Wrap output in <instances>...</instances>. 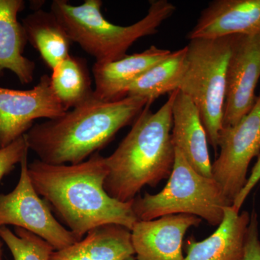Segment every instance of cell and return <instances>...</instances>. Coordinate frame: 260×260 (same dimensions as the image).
Listing matches in <instances>:
<instances>
[{
	"mask_svg": "<svg viewBox=\"0 0 260 260\" xmlns=\"http://www.w3.org/2000/svg\"><path fill=\"white\" fill-rule=\"evenodd\" d=\"M260 78V34L232 36L223 126L235 125L255 104Z\"/></svg>",
	"mask_w": 260,
	"mask_h": 260,
	"instance_id": "30bf717a",
	"label": "cell"
},
{
	"mask_svg": "<svg viewBox=\"0 0 260 260\" xmlns=\"http://www.w3.org/2000/svg\"><path fill=\"white\" fill-rule=\"evenodd\" d=\"M172 140L191 167L213 178L208 140L199 110L191 99L178 90L172 109Z\"/></svg>",
	"mask_w": 260,
	"mask_h": 260,
	"instance_id": "4fadbf2b",
	"label": "cell"
},
{
	"mask_svg": "<svg viewBox=\"0 0 260 260\" xmlns=\"http://www.w3.org/2000/svg\"><path fill=\"white\" fill-rule=\"evenodd\" d=\"M249 222L247 211L239 213L227 207L223 220L211 236L201 242L188 239L184 260H244Z\"/></svg>",
	"mask_w": 260,
	"mask_h": 260,
	"instance_id": "9a60e30c",
	"label": "cell"
},
{
	"mask_svg": "<svg viewBox=\"0 0 260 260\" xmlns=\"http://www.w3.org/2000/svg\"><path fill=\"white\" fill-rule=\"evenodd\" d=\"M28 42L51 70L70 55L71 39L51 12L37 9L22 21Z\"/></svg>",
	"mask_w": 260,
	"mask_h": 260,
	"instance_id": "ac0fdd59",
	"label": "cell"
},
{
	"mask_svg": "<svg viewBox=\"0 0 260 260\" xmlns=\"http://www.w3.org/2000/svg\"><path fill=\"white\" fill-rule=\"evenodd\" d=\"M186 56V47L171 52L135 80L126 96L143 98L152 104L161 95L179 90L185 71Z\"/></svg>",
	"mask_w": 260,
	"mask_h": 260,
	"instance_id": "d6986e66",
	"label": "cell"
},
{
	"mask_svg": "<svg viewBox=\"0 0 260 260\" xmlns=\"http://www.w3.org/2000/svg\"><path fill=\"white\" fill-rule=\"evenodd\" d=\"M218 158L212 164L213 178L232 204L247 182L248 168L260 154V93L252 109L235 125L219 133Z\"/></svg>",
	"mask_w": 260,
	"mask_h": 260,
	"instance_id": "ba28073f",
	"label": "cell"
},
{
	"mask_svg": "<svg viewBox=\"0 0 260 260\" xmlns=\"http://www.w3.org/2000/svg\"><path fill=\"white\" fill-rule=\"evenodd\" d=\"M3 246H4V244L0 239V260H3Z\"/></svg>",
	"mask_w": 260,
	"mask_h": 260,
	"instance_id": "d4e9b609",
	"label": "cell"
},
{
	"mask_svg": "<svg viewBox=\"0 0 260 260\" xmlns=\"http://www.w3.org/2000/svg\"><path fill=\"white\" fill-rule=\"evenodd\" d=\"M232 37L195 39L186 46V66L179 90L199 110L208 143L216 151L223 127L228 61Z\"/></svg>",
	"mask_w": 260,
	"mask_h": 260,
	"instance_id": "8992f818",
	"label": "cell"
},
{
	"mask_svg": "<svg viewBox=\"0 0 260 260\" xmlns=\"http://www.w3.org/2000/svg\"><path fill=\"white\" fill-rule=\"evenodd\" d=\"M25 135L15 140L11 144L0 148V181L20 164L24 155L29 151Z\"/></svg>",
	"mask_w": 260,
	"mask_h": 260,
	"instance_id": "7402d4cb",
	"label": "cell"
},
{
	"mask_svg": "<svg viewBox=\"0 0 260 260\" xmlns=\"http://www.w3.org/2000/svg\"><path fill=\"white\" fill-rule=\"evenodd\" d=\"M177 91L169 94L157 112H152L148 104L115 151L106 157L104 189L114 199L133 201L145 186H155L170 176L175 160L172 109Z\"/></svg>",
	"mask_w": 260,
	"mask_h": 260,
	"instance_id": "3957f363",
	"label": "cell"
},
{
	"mask_svg": "<svg viewBox=\"0 0 260 260\" xmlns=\"http://www.w3.org/2000/svg\"><path fill=\"white\" fill-rule=\"evenodd\" d=\"M134 255L131 231L109 224L95 228L81 240L54 251L50 260H127Z\"/></svg>",
	"mask_w": 260,
	"mask_h": 260,
	"instance_id": "e0dca14e",
	"label": "cell"
},
{
	"mask_svg": "<svg viewBox=\"0 0 260 260\" xmlns=\"http://www.w3.org/2000/svg\"><path fill=\"white\" fill-rule=\"evenodd\" d=\"M51 85L65 110L83 105L94 98L87 62L70 55L51 70Z\"/></svg>",
	"mask_w": 260,
	"mask_h": 260,
	"instance_id": "ffe728a7",
	"label": "cell"
},
{
	"mask_svg": "<svg viewBox=\"0 0 260 260\" xmlns=\"http://www.w3.org/2000/svg\"><path fill=\"white\" fill-rule=\"evenodd\" d=\"M260 181V154L258 156L257 161H256L254 167L251 169V172L249 177H248L247 182H246L245 186L243 188L241 192L237 197L232 207L234 209L237 210V212L240 211L243 204L247 198L248 195L252 190L253 188Z\"/></svg>",
	"mask_w": 260,
	"mask_h": 260,
	"instance_id": "cb8c5ba5",
	"label": "cell"
},
{
	"mask_svg": "<svg viewBox=\"0 0 260 260\" xmlns=\"http://www.w3.org/2000/svg\"><path fill=\"white\" fill-rule=\"evenodd\" d=\"M0 239L9 249L14 260H50L55 251L47 241L20 228L14 232L0 228Z\"/></svg>",
	"mask_w": 260,
	"mask_h": 260,
	"instance_id": "44dd1931",
	"label": "cell"
},
{
	"mask_svg": "<svg viewBox=\"0 0 260 260\" xmlns=\"http://www.w3.org/2000/svg\"><path fill=\"white\" fill-rule=\"evenodd\" d=\"M147 99L126 96L116 102L92 100L62 115L34 124L25 134L29 150L52 165L77 164L99 153L123 127L134 122Z\"/></svg>",
	"mask_w": 260,
	"mask_h": 260,
	"instance_id": "7a4b0ae2",
	"label": "cell"
},
{
	"mask_svg": "<svg viewBox=\"0 0 260 260\" xmlns=\"http://www.w3.org/2000/svg\"><path fill=\"white\" fill-rule=\"evenodd\" d=\"M66 112L53 91L48 75H42L29 90L0 87V148L26 134L36 119H52Z\"/></svg>",
	"mask_w": 260,
	"mask_h": 260,
	"instance_id": "9c48e42d",
	"label": "cell"
},
{
	"mask_svg": "<svg viewBox=\"0 0 260 260\" xmlns=\"http://www.w3.org/2000/svg\"><path fill=\"white\" fill-rule=\"evenodd\" d=\"M244 260H260V241L257 215L255 211H253L250 215Z\"/></svg>",
	"mask_w": 260,
	"mask_h": 260,
	"instance_id": "603a6c76",
	"label": "cell"
},
{
	"mask_svg": "<svg viewBox=\"0 0 260 260\" xmlns=\"http://www.w3.org/2000/svg\"><path fill=\"white\" fill-rule=\"evenodd\" d=\"M172 51L151 46L143 52L118 60L96 62L93 67L94 97L102 102H116L126 96L132 83L167 57Z\"/></svg>",
	"mask_w": 260,
	"mask_h": 260,
	"instance_id": "5bb4252c",
	"label": "cell"
},
{
	"mask_svg": "<svg viewBox=\"0 0 260 260\" xmlns=\"http://www.w3.org/2000/svg\"><path fill=\"white\" fill-rule=\"evenodd\" d=\"M28 170L38 194L78 241L102 225L115 224L131 231L138 221L133 200L118 201L104 189L108 167L106 157L99 153L77 164L52 165L37 159L28 164Z\"/></svg>",
	"mask_w": 260,
	"mask_h": 260,
	"instance_id": "6da1fadb",
	"label": "cell"
},
{
	"mask_svg": "<svg viewBox=\"0 0 260 260\" xmlns=\"http://www.w3.org/2000/svg\"><path fill=\"white\" fill-rule=\"evenodd\" d=\"M202 219L187 214L138 220L131 230L136 260H184L182 243L189 228Z\"/></svg>",
	"mask_w": 260,
	"mask_h": 260,
	"instance_id": "8fae6325",
	"label": "cell"
},
{
	"mask_svg": "<svg viewBox=\"0 0 260 260\" xmlns=\"http://www.w3.org/2000/svg\"><path fill=\"white\" fill-rule=\"evenodd\" d=\"M102 1L85 0L74 6L67 0H54L51 12L68 32L72 42L95 58L96 62L118 60L141 38L153 35L176 7L168 0L150 2L144 18L127 26L114 25L102 13Z\"/></svg>",
	"mask_w": 260,
	"mask_h": 260,
	"instance_id": "277c9868",
	"label": "cell"
},
{
	"mask_svg": "<svg viewBox=\"0 0 260 260\" xmlns=\"http://www.w3.org/2000/svg\"><path fill=\"white\" fill-rule=\"evenodd\" d=\"M232 205L217 181L197 172L177 148L174 167L165 187L157 194L146 192L137 196L133 202L138 220L187 214L205 219L212 225H220L224 209Z\"/></svg>",
	"mask_w": 260,
	"mask_h": 260,
	"instance_id": "5b68a950",
	"label": "cell"
},
{
	"mask_svg": "<svg viewBox=\"0 0 260 260\" xmlns=\"http://www.w3.org/2000/svg\"><path fill=\"white\" fill-rule=\"evenodd\" d=\"M260 34V0H215L202 11L187 39Z\"/></svg>",
	"mask_w": 260,
	"mask_h": 260,
	"instance_id": "7c38bea8",
	"label": "cell"
},
{
	"mask_svg": "<svg viewBox=\"0 0 260 260\" xmlns=\"http://www.w3.org/2000/svg\"><path fill=\"white\" fill-rule=\"evenodd\" d=\"M25 5L23 0H0V74L10 70L23 85L32 83L36 70V63L23 55L28 40L18 16Z\"/></svg>",
	"mask_w": 260,
	"mask_h": 260,
	"instance_id": "2e32d148",
	"label": "cell"
},
{
	"mask_svg": "<svg viewBox=\"0 0 260 260\" xmlns=\"http://www.w3.org/2000/svg\"><path fill=\"white\" fill-rule=\"evenodd\" d=\"M127 260H136V259H135V258L134 257V256H132V257L129 258V259H128Z\"/></svg>",
	"mask_w": 260,
	"mask_h": 260,
	"instance_id": "484cf974",
	"label": "cell"
},
{
	"mask_svg": "<svg viewBox=\"0 0 260 260\" xmlns=\"http://www.w3.org/2000/svg\"><path fill=\"white\" fill-rule=\"evenodd\" d=\"M28 152L20 162L18 184L7 194L0 193V228L13 225L25 229L60 250L78 242L77 238L51 213L49 204L32 186L29 177Z\"/></svg>",
	"mask_w": 260,
	"mask_h": 260,
	"instance_id": "52a82bcc",
	"label": "cell"
}]
</instances>
